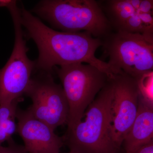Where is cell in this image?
Here are the masks:
<instances>
[{
  "label": "cell",
  "mask_w": 153,
  "mask_h": 153,
  "mask_svg": "<svg viewBox=\"0 0 153 153\" xmlns=\"http://www.w3.org/2000/svg\"><path fill=\"white\" fill-rule=\"evenodd\" d=\"M16 133L24 141L27 153H60L63 138L47 124L34 117L27 109L18 108Z\"/></svg>",
  "instance_id": "9"
},
{
  "label": "cell",
  "mask_w": 153,
  "mask_h": 153,
  "mask_svg": "<svg viewBox=\"0 0 153 153\" xmlns=\"http://www.w3.org/2000/svg\"><path fill=\"white\" fill-rule=\"evenodd\" d=\"M53 71L61 81L68 102L67 130H70L81 120L87 108L110 78L94 66L83 63L55 66Z\"/></svg>",
  "instance_id": "5"
},
{
  "label": "cell",
  "mask_w": 153,
  "mask_h": 153,
  "mask_svg": "<svg viewBox=\"0 0 153 153\" xmlns=\"http://www.w3.org/2000/svg\"><path fill=\"white\" fill-rule=\"evenodd\" d=\"M74 153V152H69L68 153Z\"/></svg>",
  "instance_id": "16"
},
{
  "label": "cell",
  "mask_w": 153,
  "mask_h": 153,
  "mask_svg": "<svg viewBox=\"0 0 153 153\" xmlns=\"http://www.w3.org/2000/svg\"><path fill=\"white\" fill-rule=\"evenodd\" d=\"M137 81L140 96L148 102L153 104V71L144 74Z\"/></svg>",
  "instance_id": "13"
},
{
  "label": "cell",
  "mask_w": 153,
  "mask_h": 153,
  "mask_svg": "<svg viewBox=\"0 0 153 153\" xmlns=\"http://www.w3.org/2000/svg\"><path fill=\"white\" fill-rule=\"evenodd\" d=\"M111 79L113 95L111 105V132L114 143L120 150L136 117L139 93L136 79L123 71Z\"/></svg>",
  "instance_id": "8"
},
{
  "label": "cell",
  "mask_w": 153,
  "mask_h": 153,
  "mask_svg": "<svg viewBox=\"0 0 153 153\" xmlns=\"http://www.w3.org/2000/svg\"><path fill=\"white\" fill-rule=\"evenodd\" d=\"M102 41L107 63L117 74L123 71L137 80L153 71V41L141 34L112 32Z\"/></svg>",
  "instance_id": "6"
},
{
  "label": "cell",
  "mask_w": 153,
  "mask_h": 153,
  "mask_svg": "<svg viewBox=\"0 0 153 153\" xmlns=\"http://www.w3.org/2000/svg\"><path fill=\"white\" fill-rule=\"evenodd\" d=\"M134 153H153V140L143 145Z\"/></svg>",
  "instance_id": "15"
},
{
  "label": "cell",
  "mask_w": 153,
  "mask_h": 153,
  "mask_svg": "<svg viewBox=\"0 0 153 153\" xmlns=\"http://www.w3.org/2000/svg\"><path fill=\"white\" fill-rule=\"evenodd\" d=\"M113 32H117L124 22L140 12L141 0H106L97 1Z\"/></svg>",
  "instance_id": "11"
},
{
  "label": "cell",
  "mask_w": 153,
  "mask_h": 153,
  "mask_svg": "<svg viewBox=\"0 0 153 153\" xmlns=\"http://www.w3.org/2000/svg\"><path fill=\"white\" fill-rule=\"evenodd\" d=\"M2 7L8 9L13 23L15 43L10 58L0 69V104L22 99L36 70V60H30L27 52L25 33L21 22V10L16 1L4 0Z\"/></svg>",
  "instance_id": "4"
},
{
  "label": "cell",
  "mask_w": 153,
  "mask_h": 153,
  "mask_svg": "<svg viewBox=\"0 0 153 153\" xmlns=\"http://www.w3.org/2000/svg\"><path fill=\"white\" fill-rule=\"evenodd\" d=\"M31 12L61 32H87L101 40L113 32L94 0H43Z\"/></svg>",
  "instance_id": "3"
},
{
  "label": "cell",
  "mask_w": 153,
  "mask_h": 153,
  "mask_svg": "<svg viewBox=\"0 0 153 153\" xmlns=\"http://www.w3.org/2000/svg\"><path fill=\"white\" fill-rule=\"evenodd\" d=\"M153 104L139 95L136 117L122 145L126 153H134L143 145L153 140Z\"/></svg>",
  "instance_id": "10"
},
{
  "label": "cell",
  "mask_w": 153,
  "mask_h": 153,
  "mask_svg": "<svg viewBox=\"0 0 153 153\" xmlns=\"http://www.w3.org/2000/svg\"><path fill=\"white\" fill-rule=\"evenodd\" d=\"M113 95L111 78L88 106L81 120L62 137L70 152L76 153H119L111 132V105Z\"/></svg>",
  "instance_id": "2"
},
{
  "label": "cell",
  "mask_w": 153,
  "mask_h": 153,
  "mask_svg": "<svg viewBox=\"0 0 153 153\" xmlns=\"http://www.w3.org/2000/svg\"><path fill=\"white\" fill-rule=\"evenodd\" d=\"M7 142V146H0V153H27L24 146L17 144L12 138Z\"/></svg>",
  "instance_id": "14"
},
{
  "label": "cell",
  "mask_w": 153,
  "mask_h": 153,
  "mask_svg": "<svg viewBox=\"0 0 153 153\" xmlns=\"http://www.w3.org/2000/svg\"><path fill=\"white\" fill-rule=\"evenodd\" d=\"M21 22L25 37L32 39L38 50L36 70L53 74L55 66L87 63L105 73L110 78L116 74L107 62L98 59L95 52L102 41L87 32L65 33L53 30L23 6Z\"/></svg>",
  "instance_id": "1"
},
{
  "label": "cell",
  "mask_w": 153,
  "mask_h": 153,
  "mask_svg": "<svg viewBox=\"0 0 153 153\" xmlns=\"http://www.w3.org/2000/svg\"><path fill=\"white\" fill-rule=\"evenodd\" d=\"M22 99L0 104V146L12 138L16 133V122L18 104Z\"/></svg>",
  "instance_id": "12"
},
{
  "label": "cell",
  "mask_w": 153,
  "mask_h": 153,
  "mask_svg": "<svg viewBox=\"0 0 153 153\" xmlns=\"http://www.w3.org/2000/svg\"><path fill=\"white\" fill-rule=\"evenodd\" d=\"M35 73L25 94L33 102L27 110L54 130L67 125L69 107L62 85L55 82L52 73L36 70Z\"/></svg>",
  "instance_id": "7"
}]
</instances>
